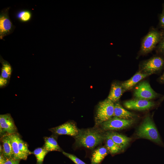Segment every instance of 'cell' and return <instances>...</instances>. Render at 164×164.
<instances>
[{
  "label": "cell",
  "mask_w": 164,
  "mask_h": 164,
  "mask_svg": "<svg viewBox=\"0 0 164 164\" xmlns=\"http://www.w3.org/2000/svg\"><path fill=\"white\" fill-rule=\"evenodd\" d=\"M74 138L77 146L92 149L105 140V135L99 129L92 128L79 129Z\"/></svg>",
  "instance_id": "1"
},
{
  "label": "cell",
  "mask_w": 164,
  "mask_h": 164,
  "mask_svg": "<svg viewBox=\"0 0 164 164\" xmlns=\"http://www.w3.org/2000/svg\"><path fill=\"white\" fill-rule=\"evenodd\" d=\"M136 135L138 138L147 139L157 144H162L155 125L149 115L144 118L137 131Z\"/></svg>",
  "instance_id": "2"
},
{
  "label": "cell",
  "mask_w": 164,
  "mask_h": 164,
  "mask_svg": "<svg viewBox=\"0 0 164 164\" xmlns=\"http://www.w3.org/2000/svg\"><path fill=\"white\" fill-rule=\"evenodd\" d=\"M114 110V103L108 98L100 102L96 111L95 125H99L112 118L113 116Z\"/></svg>",
  "instance_id": "3"
},
{
  "label": "cell",
  "mask_w": 164,
  "mask_h": 164,
  "mask_svg": "<svg viewBox=\"0 0 164 164\" xmlns=\"http://www.w3.org/2000/svg\"><path fill=\"white\" fill-rule=\"evenodd\" d=\"M135 121L133 119H126L113 117L100 125L104 131L119 130L129 127Z\"/></svg>",
  "instance_id": "4"
},
{
  "label": "cell",
  "mask_w": 164,
  "mask_h": 164,
  "mask_svg": "<svg viewBox=\"0 0 164 164\" xmlns=\"http://www.w3.org/2000/svg\"><path fill=\"white\" fill-rule=\"evenodd\" d=\"M164 65V59L160 56L152 57L143 62L141 65V72L149 75L159 72Z\"/></svg>",
  "instance_id": "5"
},
{
  "label": "cell",
  "mask_w": 164,
  "mask_h": 164,
  "mask_svg": "<svg viewBox=\"0 0 164 164\" xmlns=\"http://www.w3.org/2000/svg\"><path fill=\"white\" fill-rule=\"evenodd\" d=\"M134 95L136 99L149 100L158 97L159 94L152 89L149 82L143 81L135 88Z\"/></svg>",
  "instance_id": "6"
},
{
  "label": "cell",
  "mask_w": 164,
  "mask_h": 164,
  "mask_svg": "<svg viewBox=\"0 0 164 164\" xmlns=\"http://www.w3.org/2000/svg\"><path fill=\"white\" fill-rule=\"evenodd\" d=\"M9 7L3 9L0 13V39L12 33L15 28L9 17Z\"/></svg>",
  "instance_id": "7"
},
{
  "label": "cell",
  "mask_w": 164,
  "mask_h": 164,
  "mask_svg": "<svg viewBox=\"0 0 164 164\" xmlns=\"http://www.w3.org/2000/svg\"><path fill=\"white\" fill-rule=\"evenodd\" d=\"M162 35L156 30L150 31L142 41L141 50L143 53H148L152 50L156 44L161 39Z\"/></svg>",
  "instance_id": "8"
},
{
  "label": "cell",
  "mask_w": 164,
  "mask_h": 164,
  "mask_svg": "<svg viewBox=\"0 0 164 164\" xmlns=\"http://www.w3.org/2000/svg\"><path fill=\"white\" fill-rule=\"evenodd\" d=\"M17 132L14 121L10 114L0 115V133L2 136L5 135H10Z\"/></svg>",
  "instance_id": "9"
},
{
  "label": "cell",
  "mask_w": 164,
  "mask_h": 164,
  "mask_svg": "<svg viewBox=\"0 0 164 164\" xmlns=\"http://www.w3.org/2000/svg\"><path fill=\"white\" fill-rule=\"evenodd\" d=\"M49 130L55 134L73 136H76L79 131V129L75 123L71 121H67L58 126L51 128Z\"/></svg>",
  "instance_id": "10"
},
{
  "label": "cell",
  "mask_w": 164,
  "mask_h": 164,
  "mask_svg": "<svg viewBox=\"0 0 164 164\" xmlns=\"http://www.w3.org/2000/svg\"><path fill=\"white\" fill-rule=\"evenodd\" d=\"M123 104L126 108L131 110L143 111L149 109L154 106L155 102L149 100L136 99L126 101Z\"/></svg>",
  "instance_id": "11"
},
{
  "label": "cell",
  "mask_w": 164,
  "mask_h": 164,
  "mask_svg": "<svg viewBox=\"0 0 164 164\" xmlns=\"http://www.w3.org/2000/svg\"><path fill=\"white\" fill-rule=\"evenodd\" d=\"M105 135L111 138L122 149L128 144L132 140L129 137L113 131L107 132Z\"/></svg>",
  "instance_id": "12"
},
{
  "label": "cell",
  "mask_w": 164,
  "mask_h": 164,
  "mask_svg": "<svg viewBox=\"0 0 164 164\" xmlns=\"http://www.w3.org/2000/svg\"><path fill=\"white\" fill-rule=\"evenodd\" d=\"M10 139L13 152V158L20 160H26L28 155L22 152L19 149L18 139L20 135L18 133L8 135Z\"/></svg>",
  "instance_id": "13"
},
{
  "label": "cell",
  "mask_w": 164,
  "mask_h": 164,
  "mask_svg": "<svg viewBox=\"0 0 164 164\" xmlns=\"http://www.w3.org/2000/svg\"><path fill=\"white\" fill-rule=\"evenodd\" d=\"M149 75L139 71L131 78L122 83L121 85L124 91L130 90L140 80Z\"/></svg>",
  "instance_id": "14"
},
{
  "label": "cell",
  "mask_w": 164,
  "mask_h": 164,
  "mask_svg": "<svg viewBox=\"0 0 164 164\" xmlns=\"http://www.w3.org/2000/svg\"><path fill=\"white\" fill-rule=\"evenodd\" d=\"M1 141L2 143V153L6 159L13 158V152L10 139L8 135L1 136Z\"/></svg>",
  "instance_id": "15"
},
{
  "label": "cell",
  "mask_w": 164,
  "mask_h": 164,
  "mask_svg": "<svg viewBox=\"0 0 164 164\" xmlns=\"http://www.w3.org/2000/svg\"><path fill=\"white\" fill-rule=\"evenodd\" d=\"M124 91L121 85L114 82L111 85L108 98L114 103L117 102Z\"/></svg>",
  "instance_id": "16"
},
{
  "label": "cell",
  "mask_w": 164,
  "mask_h": 164,
  "mask_svg": "<svg viewBox=\"0 0 164 164\" xmlns=\"http://www.w3.org/2000/svg\"><path fill=\"white\" fill-rule=\"evenodd\" d=\"M133 113L125 109L120 104L117 102L114 104L113 117L124 119H131L135 117Z\"/></svg>",
  "instance_id": "17"
},
{
  "label": "cell",
  "mask_w": 164,
  "mask_h": 164,
  "mask_svg": "<svg viewBox=\"0 0 164 164\" xmlns=\"http://www.w3.org/2000/svg\"><path fill=\"white\" fill-rule=\"evenodd\" d=\"M107 148L101 147L96 149L92 154L91 164H99L108 153Z\"/></svg>",
  "instance_id": "18"
},
{
  "label": "cell",
  "mask_w": 164,
  "mask_h": 164,
  "mask_svg": "<svg viewBox=\"0 0 164 164\" xmlns=\"http://www.w3.org/2000/svg\"><path fill=\"white\" fill-rule=\"evenodd\" d=\"M0 61L2 64L0 78L9 81L12 70V66L8 62L3 59L1 56Z\"/></svg>",
  "instance_id": "19"
},
{
  "label": "cell",
  "mask_w": 164,
  "mask_h": 164,
  "mask_svg": "<svg viewBox=\"0 0 164 164\" xmlns=\"http://www.w3.org/2000/svg\"><path fill=\"white\" fill-rule=\"evenodd\" d=\"M44 144L43 148L48 152L52 151L61 152V149L56 140L53 137H45L44 138Z\"/></svg>",
  "instance_id": "20"
},
{
  "label": "cell",
  "mask_w": 164,
  "mask_h": 164,
  "mask_svg": "<svg viewBox=\"0 0 164 164\" xmlns=\"http://www.w3.org/2000/svg\"><path fill=\"white\" fill-rule=\"evenodd\" d=\"M105 139L106 148L111 154L118 153L122 150V149L110 138L105 136Z\"/></svg>",
  "instance_id": "21"
},
{
  "label": "cell",
  "mask_w": 164,
  "mask_h": 164,
  "mask_svg": "<svg viewBox=\"0 0 164 164\" xmlns=\"http://www.w3.org/2000/svg\"><path fill=\"white\" fill-rule=\"evenodd\" d=\"M16 18L19 21L26 22L30 20L32 17L31 11L28 10H22L18 11L15 15Z\"/></svg>",
  "instance_id": "22"
},
{
  "label": "cell",
  "mask_w": 164,
  "mask_h": 164,
  "mask_svg": "<svg viewBox=\"0 0 164 164\" xmlns=\"http://www.w3.org/2000/svg\"><path fill=\"white\" fill-rule=\"evenodd\" d=\"M48 152L43 148H37L32 152L36 157L37 164H43L44 159Z\"/></svg>",
  "instance_id": "23"
},
{
  "label": "cell",
  "mask_w": 164,
  "mask_h": 164,
  "mask_svg": "<svg viewBox=\"0 0 164 164\" xmlns=\"http://www.w3.org/2000/svg\"><path fill=\"white\" fill-rule=\"evenodd\" d=\"M18 144L19 149L22 153L28 156L32 153L29 150L27 145L22 140L20 135L19 138Z\"/></svg>",
  "instance_id": "24"
},
{
  "label": "cell",
  "mask_w": 164,
  "mask_h": 164,
  "mask_svg": "<svg viewBox=\"0 0 164 164\" xmlns=\"http://www.w3.org/2000/svg\"><path fill=\"white\" fill-rule=\"evenodd\" d=\"M62 153L65 156L70 159L76 164H87L75 155L62 151Z\"/></svg>",
  "instance_id": "25"
},
{
  "label": "cell",
  "mask_w": 164,
  "mask_h": 164,
  "mask_svg": "<svg viewBox=\"0 0 164 164\" xmlns=\"http://www.w3.org/2000/svg\"><path fill=\"white\" fill-rule=\"evenodd\" d=\"M20 160L15 159L13 158L6 159L4 164H19Z\"/></svg>",
  "instance_id": "26"
},
{
  "label": "cell",
  "mask_w": 164,
  "mask_h": 164,
  "mask_svg": "<svg viewBox=\"0 0 164 164\" xmlns=\"http://www.w3.org/2000/svg\"><path fill=\"white\" fill-rule=\"evenodd\" d=\"M159 49L161 51L164 53V37L162 39L159 44Z\"/></svg>",
  "instance_id": "27"
},
{
  "label": "cell",
  "mask_w": 164,
  "mask_h": 164,
  "mask_svg": "<svg viewBox=\"0 0 164 164\" xmlns=\"http://www.w3.org/2000/svg\"><path fill=\"white\" fill-rule=\"evenodd\" d=\"M6 159L2 153L0 155V164H4L6 161Z\"/></svg>",
  "instance_id": "28"
},
{
  "label": "cell",
  "mask_w": 164,
  "mask_h": 164,
  "mask_svg": "<svg viewBox=\"0 0 164 164\" xmlns=\"http://www.w3.org/2000/svg\"><path fill=\"white\" fill-rule=\"evenodd\" d=\"M160 21L161 26L162 27H164V13L161 15Z\"/></svg>",
  "instance_id": "29"
},
{
  "label": "cell",
  "mask_w": 164,
  "mask_h": 164,
  "mask_svg": "<svg viewBox=\"0 0 164 164\" xmlns=\"http://www.w3.org/2000/svg\"><path fill=\"white\" fill-rule=\"evenodd\" d=\"M159 80L161 83H164V72L159 77Z\"/></svg>",
  "instance_id": "30"
},
{
  "label": "cell",
  "mask_w": 164,
  "mask_h": 164,
  "mask_svg": "<svg viewBox=\"0 0 164 164\" xmlns=\"http://www.w3.org/2000/svg\"><path fill=\"white\" fill-rule=\"evenodd\" d=\"M164 100V95L161 98L160 101H162Z\"/></svg>",
  "instance_id": "31"
}]
</instances>
